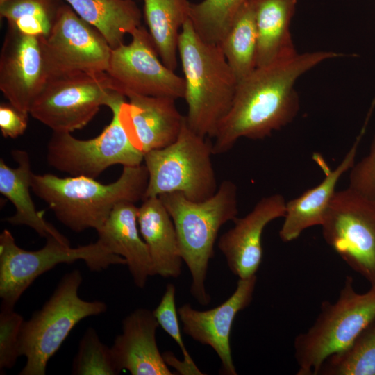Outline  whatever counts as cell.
Here are the masks:
<instances>
[{"instance_id": "6da1fadb", "label": "cell", "mask_w": 375, "mask_h": 375, "mask_svg": "<svg viewBox=\"0 0 375 375\" xmlns=\"http://www.w3.org/2000/svg\"><path fill=\"white\" fill-rule=\"evenodd\" d=\"M343 56L326 51L297 53L256 67L238 83L232 105L213 137L214 155L228 151L241 138L264 139L292 122L299 110L297 79L321 62Z\"/></svg>"}, {"instance_id": "7a4b0ae2", "label": "cell", "mask_w": 375, "mask_h": 375, "mask_svg": "<svg viewBox=\"0 0 375 375\" xmlns=\"http://www.w3.org/2000/svg\"><path fill=\"white\" fill-rule=\"evenodd\" d=\"M149 175L146 166H124L117 181L104 185L78 176L60 178L46 174L32 176L31 189L45 201L56 217L74 232L99 230L119 203L144 198Z\"/></svg>"}, {"instance_id": "3957f363", "label": "cell", "mask_w": 375, "mask_h": 375, "mask_svg": "<svg viewBox=\"0 0 375 375\" xmlns=\"http://www.w3.org/2000/svg\"><path fill=\"white\" fill-rule=\"evenodd\" d=\"M178 51L184 74L186 123L199 135L213 138L232 105L238 81L221 46L204 41L189 19L179 35Z\"/></svg>"}, {"instance_id": "277c9868", "label": "cell", "mask_w": 375, "mask_h": 375, "mask_svg": "<svg viewBox=\"0 0 375 375\" xmlns=\"http://www.w3.org/2000/svg\"><path fill=\"white\" fill-rule=\"evenodd\" d=\"M158 197L174 224L181 256L191 274V294L201 305H207L211 300L205 285L209 262L219 229L238 217L237 186L224 180L212 197L199 202L179 192Z\"/></svg>"}, {"instance_id": "5b68a950", "label": "cell", "mask_w": 375, "mask_h": 375, "mask_svg": "<svg viewBox=\"0 0 375 375\" xmlns=\"http://www.w3.org/2000/svg\"><path fill=\"white\" fill-rule=\"evenodd\" d=\"M375 320V285L359 293L351 276L335 301H325L313 324L294 341L298 375H317L324 360L351 344Z\"/></svg>"}, {"instance_id": "8992f818", "label": "cell", "mask_w": 375, "mask_h": 375, "mask_svg": "<svg viewBox=\"0 0 375 375\" xmlns=\"http://www.w3.org/2000/svg\"><path fill=\"white\" fill-rule=\"evenodd\" d=\"M82 281L79 270L67 273L42 308L24 321L19 350L26 362L19 375L45 374L49 359L72 328L82 319L106 311L104 302L88 301L79 297Z\"/></svg>"}, {"instance_id": "52a82bcc", "label": "cell", "mask_w": 375, "mask_h": 375, "mask_svg": "<svg viewBox=\"0 0 375 375\" xmlns=\"http://www.w3.org/2000/svg\"><path fill=\"white\" fill-rule=\"evenodd\" d=\"M212 155V144L185 120L173 143L144 155L149 175L144 199L172 192L196 202L210 198L218 189Z\"/></svg>"}, {"instance_id": "ba28073f", "label": "cell", "mask_w": 375, "mask_h": 375, "mask_svg": "<svg viewBox=\"0 0 375 375\" xmlns=\"http://www.w3.org/2000/svg\"><path fill=\"white\" fill-rule=\"evenodd\" d=\"M45 245L36 251L18 247L10 231L0 234V297L1 305L13 307L25 290L40 275L60 263L81 260L92 272H101L111 265H126L124 258L110 251L99 240L71 247L59 240L46 238Z\"/></svg>"}, {"instance_id": "9c48e42d", "label": "cell", "mask_w": 375, "mask_h": 375, "mask_svg": "<svg viewBox=\"0 0 375 375\" xmlns=\"http://www.w3.org/2000/svg\"><path fill=\"white\" fill-rule=\"evenodd\" d=\"M125 97L115 93L107 105L112 113L111 122L94 138L78 140L70 133L53 132L47 148L49 165L70 176L92 178L115 165H142L144 154L132 144L118 115Z\"/></svg>"}, {"instance_id": "30bf717a", "label": "cell", "mask_w": 375, "mask_h": 375, "mask_svg": "<svg viewBox=\"0 0 375 375\" xmlns=\"http://www.w3.org/2000/svg\"><path fill=\"white\" fill-rule=\"evenodd\" d=\"M116 92L106 73L50 77L29 114L53 132L71 133L88 125Z\"/></svg>"}, {"instance_id": "8fae6325", "label": "cell", "mask_w": 375, "mask_h": 375, "mask_svg": "<svg viewBox=\"0 0 375 375\" xmlns=\"http://www.w3.org/2000/svg\"><path fill=\"white\" fill-rule=\"evenodd\" d=\"M321 226L326 244L375 285V205L349 187L336 191Z\"/></svg>"}, {"instance_id": "7c38bea8", "label": "cell", "mask_w": 375, "mask_h": 375, "mask_svg": "<svg viewBox=\"0 0 375 375\" xmlns=\"http://www.w3.org/2000/svg\"><path fill=\"white\" fill-rule=\"evenodd\" d=\"M49 78L75 74L106 72L112 48L94 27L67 4L59 6L52 28L40 36Z\"/></svg>"}, {"instance_id": "4fadbf2b", "label": "cell", "mask_w": 375, "mask_h": 375, "mask_svg": "<svg viewBox=\"0 0 375 375\" xmlns=\"http://www.w3.org/2000/svg\"><path fill=\"white\" fill-rule=\"evenodd\" d=\"M128 44L112 49L106 74L115 90L130 94L183 99V77L175 74L158 58L152 38L140 26L131 33Z\"/></svg>"}, {"instance_id": "5bb4252c", "label": "cell", "mask_w": 375, "mask_h": 375, "mask_svg": "<svg viewBox=\"0 0 375 375\" xmlns=\"http://www.w3.org/2000/svg\"><path fill=\"white\" fill-rule=\"evenodd\" d=\"M49 78L40 36L8 27L0 54V90L8 102L29 114Z\"/></svg>"}, {"instance_id": "9a60e30c", "label": "cell", "mask_w": 375, "mask_h": 375, "mask_svg": "<svg viewBox=\"0 0 375 375\" xmlns=\"http://www.w3.org/2000/svg\"><path fill=\"white\" fill-rule=\"evenodd\" d=\"M256 275L239 278L234 292L222 303L207 310H199L186 303L178 309L183 332L195 341L210 346L217 354L222 371L237 375L230 345V335L238 313L252 301Z\"/></svg>"}, {"instance_id": "2e32d148", "label": "cell", "mask_w": 375, "mask_h": 375, "mask_svg": "<svg viewBox=\"0 0 375 375\" xmlns=\"http://www.w3.org/2000/svg\"><path fill=\"white\" fill-rule=\"evenodd\" d=\"M123 101L118 115L132 144L144 155L173 143L185 117L178 110L176 99L167 97L130 94Z\"/></svg>"}, {"instance_id": "e0dca14e", "label": "cell", "mask_w": 375, "mask_h": 375, "mask_svg": "<svg viewBox=\"0 0 375 375\" xmlns=\"http://www.w3.org/2000/svg\"><path fill=\"white\" fill-rule=\"evenodd\" d=\"M285 209L283 195L263 197L248 214L235 218L233 227L221 235L217 247L231 272L239 278L256 276L262 258L263 231L273 220L284 217Z\"/></svg>"}, {"instance_id": "ac0fdd59", "label": "cell", "mask_w": 375, "mask_h": 375, "mask_svg": "<svg viewBox=\"0 0 375 375\" xmlns=\"http://www.w3.org/2000/svg\"><path fill=\"white\" fill-rule=\"evenodd\" d=\"M158 322L153 311L138 308L122 322V333L110 347L120 371L132 375H172L158 349L156 333Z\"/></svg>"}, {"instance_id": "d6986e66", "label": "cell", "mask_w": 375, "mask_h": 375, "mask_svg": "<svg viewBox=\"0 0 375 375\" xmlns=\"http://www.w3.org/2000/svg\"><path fill=\"white\" fill-rule=\"evenodd\" d=\"M365 129V126L342 161L333 170L327 167L323 160L315 158L323 168L325 176L317 185L286 202L284 222L279 231V237L283 242L293 241L308 228L322 225L336 192V185L339 180L355 163L358 146Z\"/></svg>"}, {"instance_id": "ffe728a7", "label": "cell", "mask_w": 375, "mask_h": 375, "mask_svg": "<svg viewBox=\"0 0 375 375\" xmlns=\"http://www.w3.org/2000/svg\"><path fill=\"white\" fill-rule=\"evenodd\" d=\"M138 208L133 202L117 203L97 232L98 240L125 259L135 285L142 289L154 273L148 247L139 230Z\"/></svg>"}, {"instance_id": "44dd1931", "label": "cell", "mask_w": 375, "mask_h": 375, "mask_svg": "<svg viewBox=\"0 0 375 375\" xmlns=\"http://www.w3.org/2000/svg\"><path fill=\"white\" fill-rule=\"evenodd\" d=\"M138 226L152 260L154 275L177 278L183 262L173 221L158 197L142 200Z\"/></svg>"}, {"instance_id": "7402d4cb", "label": "cell", "mask_w": 375, "mask_h": 375, "mask_svg": "<svg viewBox=\"0 0 375 375\" xmlns=\"http://www.w3.org/2000/svg\"><path fill=\"white\" fill-rule=\"evenodd\" d=\"M13 159L17 162L16 168L8 166L0 160V192L11 201L16 209L14 215L5 219L12 225H25L33 228L41 237H53L70 244L52 224L44 218V211H38L30 194L33 173L30 158L26 151H12Z\"/></svg>"}, {"instance_id": "603a6c76", "label": "cell", "mask_w": 375, "mask_h": 375, "mask_svg": "<svg viewBox=\"0 0 375 375\" xmlns=\"http://www.w3.org/2000/svg\"><path fill=\"white\" fill-rule=\"evenodd\" d=\"M258 31L257 67L297 53L290 34L297 0H253Z\"/></svg>"}, {"instance_id": "cb8c5ba5", "label": "cell", "mask_w": 375, "mask_h": 375, "mask_svg": "<svg viewBox=\"0 0 375 375\" xmlns=\"http://www.w3.org/2000/svg\"><path fill=\"white\" fill-rule=\"evenodd\" d=\"M84 21L94 27L112 49L141 26L142 14L133 0H63Z\"/></svg>"}, {"instance_id": "d4e9b609", "label": "cell", "mask_w": 375, "mask_h": 375, "mask_svg": "<svg viewBox=\"0 0 375 375\" xmlns=\"http://www.w3.org/2000/svg\"><path fill=\"white\" fill-rule=\"evenodd\" d=\"M144 16L156 50L162 62L175 71L179 35L189 19L188 0H143Z\"/></svg>"}, {"instance_id": "484cf974", "label": "cell", "mask_w": 375, "mask_h": 375, "mask_svg": "<svg viewBox=\"0 0 375 375\" xmlns=\"http://www.w3.org/2000/svg\"><path fill=\"white\" fill-rule=\"evenodd\" d=\"M219 45L238 82L257 67L258 31L253 0L242 8Z\"/></svg>"}, {"instance_id": "4316f807", "label": "cell", "mask_w": 375, "mask_h": 375, "mask_svg": "<svg viewBox=\"0 0 375 375\" xmlns=\"http://www.w3.org/2000/svg\"><path fill=\"white\" fill-rule=\"evenodd\" d=\"M317 375H375V320L350 346L327 358Z\"/></svg>"}, {"instance_id": "83f0119b", "label": "cell", "mask_w": 375, "mask_h": 375, "mask_svg": "<svg viewBox=\"0 0 375 375\" xmlns=\"http://www.w3.org/2000/svg\"><path fill=\"white\" fill-rule=\"evenodd\" d=\"M250 0H202L190 3L189 19L206 42L219 44L233 22Z\"/></svg>"}, {"instance_id": "f1b7e54d", "label": "cell", "mask_w": 375, "mask_h": 375, "mask_svg": "<svg viewBox=\"0 0 375 375\" xmlns=\"http://www.w3.org/2000/svg\"><path fill=\"white\" fill-rule=\"evenodd\" d=\"M56 0H8L0 5V15L9 28L24 34L47 36L60 5Z\"/></svg>"}, {"instance_id": "f546056e", "label": "cell", "mask_w": 375, "mask_h": 375, "mask_svg": "<svg viewBox=\"0 0 375 375\" xmlns=\"http://www.w3.org/2000/svg\"><path fill=\"white\" fill-rule=\"evenodd\" d=\"M120 372L111 348L101 341L93 328H88L80 341L78 352L73 361L72 374L116 375Z\"/></svg>"}, {"instance_id": "4dcf8cb0", "label": "cell", "mask_w": 375, "mask_h": 375, "mask_svg": "<svg viewBox=\"0 0 375 375\" xmlns=\"http://www.w3.org/2000/svg\"><path fill=\"white\" fill-rule=\"evenodd\" d=\"M23 317L13 307L1 305L0 312V372L12 368L18 357Z\"/></svg>"}, {"instance_id": "1f68e13d", "label": "cell", "mask_w": 375, "mask_h": 375, "mask_svg": "<svg viewBox=\"0 0 375 375\" xmlns=\"http://www.w3.org/2000/svg\"><path fill=\"white\" fill-rule=\"evenodd\" d=\"M175 286L169 283L157 307L153 314L159 326L176 342L181 349L183 360L190 365H195L192 358L188 351L182 339L178 310L175 303Z\"/></svg>"}, {"instance_id": "d6a6232c", "label": "cell", "mask_w": 375, "mask_h": 375, "mask_svg": "<svg viewBox=\"0 0 375 375\" xmlns=\"http://www.w3.org/2000/svg\"><path fill=\"white\" fill-rule=\"evenodd\" d=\"M349 172L348 187L375 205V134L367 154Z\"/></svg>"}, {"instance_id": "836d02e7", "label": "cell", "mask_w": 375, "mask_h": 375, "mask_svg": "<svg viewBox=\"0 0 375 375\" xmlns=\"http://www.w3.org/2000/svg\"><path fill=\"white\" fill-rule=\"evenodd\" d=\"M28 115L9 102L1 103L0 129L2 135L14 139L22 135L27 128Z\"/></svg>"}, {"instance_id": "e575fe53", "label": "cell", "mask_w": 375, "mask_h": 375, "mask_svg": "<svg viewBox=\"0 0 375 375\" xmlns=\"http://www.w3.org/2000/svg\"><path fill=\"white\" fill-rule=\"evenodd\" d=\"M163 358L167 365H170L181 374L203 375V373L197 367L196 365H190L184 360H178L173 353L167 351L162 354Z\"/></svg>"}, {"instance_id": "d590c367", "label": "cell", "mask_w": 375, "mask_h": 375, "mask_svg": "<svg viewBox=\"0 0 375 375\" xmlns=\"http://www.w3.org/2000/svg\"><path fill=\"white\" fill-rule=\"evenodd\" d=\"M7 1H8V0H0V5L3 4V3H5Z\"/></svg>"}]
</instances>
